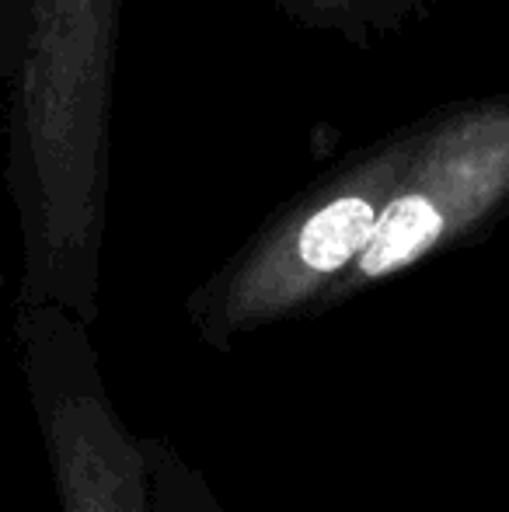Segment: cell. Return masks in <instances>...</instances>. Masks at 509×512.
Returning <instances> with one entry per match:
<instances>
[{"instance_id": "6da1fadb", "label": "cell", "mask_w": 509, "mask_h": 512, "mask_svg": "<svg viewBox=\"0 0 509 512\" xmlns=\"http://www.w3.org/2000/svg\"><path fill=\"white\" fill-rule=\"evenodd\" d=\"M123 0H25L4 185L21 234L18 307L102 314Z\"/></svg>"}, {"instance_id": "7a4b0ae2", "label": "cell", "mask_w": 509, "mask_h": 512, "mask_svg": "<svg viewBox=\"0 0 509 512\" xmlns=\"http://www.w3.org/2000/svg\"><path fill=\"white\" fill-rule=\"evenodd\" d=\"M419 143V126L374 143L325 178L220 262L185 297V321L213 352L293 317H318L332 286L374 237L381 213Z\"/></svg>"}, {"instance_id": "3957f363", "label": "cell", "mask_w": 509, "mask_h": 512, "mask_svg": "<svg viewBox=\"0 0 509 512\" xmlns=\"http://www.w3.org/2000/svg\"><path fill=\"white\" fill-rule=\"evenodd\" d=\"M11 331L60 512H147L140 436L119 418L88 324L42 304L14 310Z\"/></svg>"}, {"instance_id": "277c9868", "label": "cell", "mask_w": 509, "mask_h": 512, "mask_svg": "<svg viewBox=\"0 0 509 512\" xmlns=\"http://www.w3.org/2000/svg\"><path fill=\"white\" fill-rule=\"evenodd\" d=\"M509 199V102H478L419 126V143L374 237L332 286L335 310L464 241Z\"/></svg>"}, {"instance_id": "5b68a950", "label": "cell", "mask_w": 509, "mask_h": 512, "mask_svg": "<svg viewBox=\"0 0 509 512\" xmlns=\"http://www.w3.org/2000/svg\"><path fill=\"white\" fill-rule=\"evenodd\" d=\"M147 512H227L203 471L164 436H140Z\"/></svg>"}, {"instance_id": "8992f818", "label": "cell", "mask_w": 509, "mask_h": 512, "mask_svg": "<svg viewBox=\"0 0 509 512\" xmlns=\"http://www.w3.org/2000/svg\"><path fill=\"white\" fill-rule=\"evenodd\" d=\"M293 25L311 32L363 42L398 11L405 0H272Z\"/></svg>"}, {"instance_id": "52a82bcc", "label": "cell", "mask_w": 509, "mask_h": 512, "mask_svg": "<svg viewBox=\"0 0 509 512\" xmlns=\"http://www.w3.org/2000/svg\"><path fill=\"white\" fill-rule=\"evenodd\" d=\"M21 21H25V0H0V81L11 84L21 53Z\"/></svg>"}]
</instances>
